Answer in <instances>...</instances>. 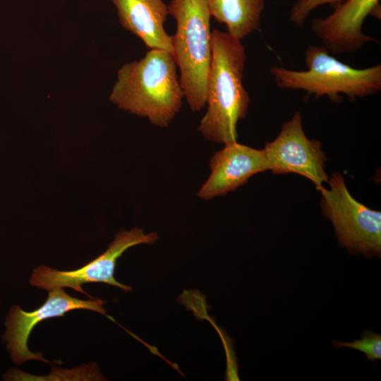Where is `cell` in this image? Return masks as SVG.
Returning a JSON list of instances; mask_svg holds the SVG:
<instances>
[{
  "instance_id": "cell-5",
  "label": "cell",
  "mask_w": 381,
  "mask_h": 381,
  "mask_svg": "<svg viewBox=\"0 0 381 381\" xmlns=\"http://www.w3.org/2000/svg\"><path fill=\"white\" fill-rule=\"evenodd\" d=\"M321 193L322 214L332 223L339 244L351 255H381V212L368 208L349 193L338 172L332 174Z\"/></svg>"
},
{
  "instance_id": "cell-15",
  "label": "cell",
  "mask_w": 381,
  "mask_h": 381,
  "mask_svg": "<svg viewBox=\"0 0 381 381\" xmlns=\"http://www.w3.org/2000/svg\"><path fill=\"white\" fill-rule=\"evenodd\" d=\"M345 0H298L292 6L289 20L297 26H302L310 13L320 6L328 4L334 9Z\"/></svg>"
},
{
  "instance_id": "cell-10",
  "label": "cell",
  "mask_w": 381,
  "mask_h": 381,
  "mask_svg": "<svg viewBox=\"0 0 381 381\" xmlns=\"http://www.w3.org/2000/svg\"><path fill=\"white\" fill-rule=\"evenodd\" d=\"M210 174L197 195L207 200L222 196L245 184L258 173L269 170L262 150H257L237 141L224 145L210 161Z\"/></svg>"
},
{
  "instance_id": "cell-2",
  "label": "cell",
  "mask_w": 381,
  "mask_h": 381,
  "mask_svg": "<svg viewBox=\"0 0 381 381\" xmlns=\"http://www.w3.org/2000/svg\"><path fill=\"white\" fill-rule=\"evenodd\" d=\"M172 53L150 49L118 71L109 99L119 109L167 128L180 111L183 92Z\"/></svg>"
},
{
  "instance_id": "cell-12",
  "label": "cell",
  "mask_w": 381,
  "mask_h": 381,
  "mask_svg": "<svg viewBox=\"0 0 381 381\" xmlns=\"http://www.w3.org/2000/svg\"><path fill=\"white\" fill-rule=\"evenodd\" d=\"M211 16L224 24L227 32L242 40L258 30L265 0H205Z\"/></svg>"
},
{
  "instance_id": "cell-4",
  "label": "cell",
  "mask_w": 381,
  "mask_h": 381,
  "mask_svg": "<svg viewBox=\"0 0 381 381\" xmlns=\"http://www.w3.org/2000/svg\"><path fill=\"white\" fill-rule=\"evenodd\" d=\"M169 15L176 22L172 55L190 109L205 106L206 83L212 56L211 14L205 0H171Z\"/></svg>"
},
{
  "instance_id": "cell-8",
  "label": "cell",
  "mask_w": 381,
  "mask_h": 381,
  "mask_svg": "<svg viewBox=\"0 0 381 381\" xmlns=\"http://www.w3.org/2000/svg\"><path fill=\"white\" fill-rule=\"evenodd\" d=\"M102 299L80 300L67 294L63 289L49 291L44 303L39 308L26 312L19 306H13L7 315L5 325L6 330L3 336L11 358L16 363L30 360L49 362L40 353H33L28 347V340L35 326L45 319L61 317L75 309H86L106 315Z\"/></svg>"
},
{
  "instance_id": "cell-14",
  "label": "cell",
  "mask_w": 381,
  "mask_h": 381,
  "mask_svg": "<svg viewBox=\"0 0 381 381\" xmlns=\"http://www.w3.org/2000/svg\"><path fill=\"white\" fill-rule=\"evenodd\" d=\"M361 339H354L352 342L333 341L335 347H348L363 352L368 360L374 362L381 359V335L371 330H363Z\"/></svg>"
},
{
  "instance_id": "cell-6",
  "label": "cell",
  "mask_w": 381,
  "mask_h": 381,
  "mask_svg": "<svg viewBox=\"0 0 381 381\" xmlns=\"http://www.w3.org/2000/svg\"><path fill=\"white\" fill-rule=\"evenodd\" d=\"M158 238L157 233L145 234L140 228L130 231L121 230L102 254L79 269L61 271L43 265L37 266L31 274L30 284L47 291L71 288L87 295L82 288L83 284L102 282L126 292L130 291L131 286L121 284L114 277L118 258L129 248L139 244H152Z\"/></svg>"
},
{
  "instance_id": "cell-3",
  "label": "cell",
  "mask_w": 381,
  "mask_h": 381,
  "mask_svg": "<svg viewBox=\"0 0 381 381\" xmlns=\"http://www.w3.org/2000/svg\"><path fill=\"white\" fill-rule=\"evenodd\" d=\"M306 71L272 66L270 72L284 90H303L315 98L326 96L339 102L341 94L349 100L381 90V65L355 68L336 59L324 46H308L304 52Z\"/></svg>"
},
{
  "instance_id": "cell-1",
  "label": "cell",
  "mask_w": 381,
  "mask_h": 381,
  "mask_svg": "<svg viewBox=\"0 0 381 381\" xmlns=\"http://www.w3.org/2000/svg\"><path fill=\"white\" fill-rule=\"evenodd\" d=\"M246 61V49L241 40L227 32H212L207 110L198 127L207 140L224 145L237 141V124L245 118L250 103L243 83Z\"/></svg>"
},
{
  "instance_id": "cell-11",
  "label": "cell",
  "mask_w": 381,
  "mask_h": 381,
  "mask_svg": "<svg viewBox=\"0 0 381 381\" xmlns=\"http://www.w3.org/2000/svg\"><path fill=\"white\" fill-rule=\"evenodd\" d=\"M121 25L150 49L172 53V37L164 29L168 5L164 0H111Z\"/></svg>"
},
{
  "instance_id": "cell-7",
  "label": "cell",
  "mask_w": 381,
  "mask_h": 381,
  "mask_svg": "<svg viewBox=\"0 0 381 381\" xmlns=\"http://www.w3.org/2000/svg\"><path fill=\"white\" fill-rule=\"evenodd\" d=\"M263 150L269 170L274 174L301 175L311 181L318 190L328 183L325 171L327 157L321 142L306 137L299 111L283 123L277 137L267 143Z\"/></svg>"
},
{
  "instance_id": "cell-13",
  "label": "cell",
  "mask_w": 381,
  "mask_h": 381,
  "mask_svg": "<svg viewBox=\"0 0 381 381\" xmlns=\"http://www.w3.org/2000/svg\"><path fill=\"white\" fill-rule=\"evenodd\" d=\"M59 373L57 374H50L47 376L37 377L25 373L18 369L12 368L6 372L3 375V379L6 380H54V378L61 375L58 380L64 378V380H102L103 377L98 371L97 366L94 363L90 365H85L82 368H77L72 370H65L57 368Z\"/></svg>"
},
{
  "instance_id": "cell-9",
  "label": "cell",
  "mask_w": 381,
  "mask_h": 381,
  "mask_svg": "<svg viewBox=\"0 0 381 381\" xmlns=\"http://www.w3.org/2000/svg\"><path fill=\"white\" fill-rule=\"evenodd\" d=\"M370 15L380 18V0H345L327 17L315 18L310 29L333 56L351 54L366 43L377 42L362 30Z\"/></svg>"
}]
</instances>
